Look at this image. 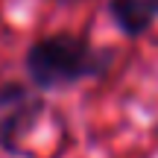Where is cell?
<instances>
[{"mask_svg": "<svg viewBox=\"0 0 158 158\" xmlns=\"http://www.w3.org/2000/svg\"><path fill=\"white\" fill-rule=\"evenodd\" d=\"M111 12L126 35H141L152 23V6L147 0H114Z\"/></svg>", "mask_w": 158, "mask_h": 158, "instance_id": "cell-3", "label": "cell"}, {"mask_svg": "<svg viewBox=\"0 0 158 158\" xmlns=\"http://www.w3.org/2000/svg\"><path fill=\"white\" fill-rule=\"evenodd\" d=\"M27 70L38 88H62L102 70V56L76 35H53L27 53Z\"/></svg>", "mask_w": 158, "mask_h": 158, "instance_id": "cell-1", "label": "cell"}, {"mask_svg": "<svg viewBox=\"0 0 158 158\" xmlns=\"http://www.w3.org/2000/svg\"><path fill=\"white\" fill-rule=\"evenodd\" d=\"M41 114L38 94L18 82L0 85V149L21 152V141Z\"/></svg>", "mask_w": 158, "mask_h": 158, "instance_id": "cell-2", "label": "cell"}, {"mask_svg": "<svg viewBox=\"0 0 158 158\" xmlns=\"http://www.w3.org/2000/svg\"><path fill=\"white\" fill-rule=\"evenodd\" d=\"M155 3H158V0H155Z\"/></svg>", "mask_w": 158, "mask_h": 158, "instance_id": "cell-4", "label": "cell"}]
</instances>
